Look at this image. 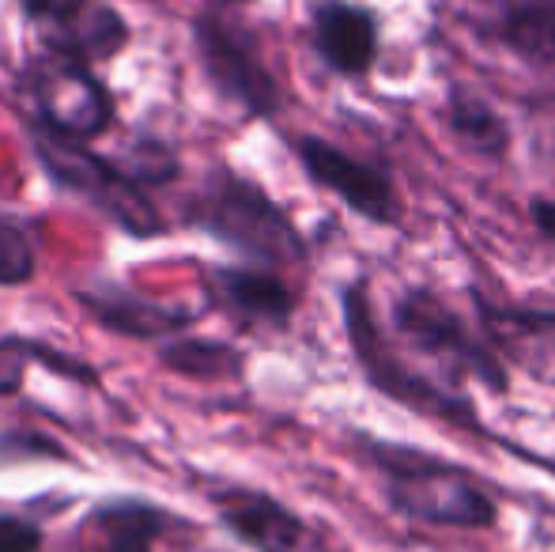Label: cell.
Segmentation results:
<instances>
[{
  "mask_svg": "<svg viewBox=\"0 0 555 552\" xmlns=\"http://www.w3.org/2000/svg\"><path fill=\"white\" fill-rule=\"evenodd\" d=\"M340 318H344V337L356 356L359 371H363L366 386L389 398L393 406H404L409 413L439 420L453 432H468L488 439V427L480 420V409L465 390L439 378H427L412 371V363L397 352L389 333L382 330L378 310H374V295L363 280H351L340 287Z\"/></svg>",
  "mask_w": 555,
  "mask_h": 552,
  "instance_id": "cell-2",
  "label": "cell"
},
{
  "mask_svg": "<svg viewBox=\"0 0 555 552\" xmlns=\"http://www.w3.org/2000/svg\"><path fill=\"white\" fill-rule=\"evenodd\" d=\"M30 360H38V341H30V337L0 341V398L20 390Z\"/></svg>",
  "mask_w": 555,
  "mask_h": 552,
  "instance_id": "cell-20",
  "label": "cell"
},
{
  "mask_svg": "<svg viewBox=\"0 0 555 552\" xmlns=\"http://www.w3.org/2000/svg\"><path fill=\"white\" fill-rule=\"evenodd\" d=\"M193 46L201 73L216 95L234 103L246 118H276L284 91L257 38L238 20H227L223 12H201L193 20Z\"/></svg>",
  "mask_w": 555,
  "mask_h": 552,
  "instance_id": "cell-6",
  "label": "cell"
},
{
  "mask_svg": "<svg viewBox=\"0 0 555 552\" xmlns=\"http://www.w3.org/2000/svg\"><path fill=\"white\" fill-rule=\"evenodd\" d=\"M159 360L167 371H178V375L190 378H208V383H216V378H242V368H246V356L234 345L212 337H185V333L163 341Z\"/></svg>",
  "mask_w": 555,
  "mask_h": 552,
  "instance_id": "cell-17",
  "label": "cell"
},
{
  "mask_svg": "<svg viewBox=\"0 0 555 552\" xmlns=\"http://www.w3.org/2000/svg\"><path fill=\"white\" fill-rule=\"evenodd\" d=\"M351 447L359 462L378 477L382 496L401 518L450 530H491L499 523L495 496L465 465L363 432H351Z\"/></svg>",
  "mask_w": 555,
  "mask_h": 552,
  "instance_id": "cell-1",
  "label": "cell"
},
{
  "mask_svg": "<svg viewBox=\"0 0 555 552\" xmlns=\"http://www.w3.org/2000/svg\"><path fill=\"white\" fill-rule=\"evenodd\" d=\"M23 95L30 118L73 140H95L114 126V99L95 68L57 50H46L23 65Z\"/></svg>",
  "mask_w": 555,
  "mask_h": 552,
  "instance_id": "cell-7",
  "label": "cell"
},
{
  "mask_svg": "<svg viewBox=\"0 0 555 552\" xmlns=\"http://www.w3.org/2000/svg\"><path fill=\"white\" fill-rule=\"evenodd\" d=\"M42 526L20 515H0V552H42Z\"/></svg>",
  "mask_w": 555,
  "mask_h": 552,
  "instance_id": "cell-21",
  "label": "cell"
},
{
  "mask_svg": "<svg viewBox=\"0 0 555 552\" xmlns=\"http://www.w3.org/2000/svg\"><path fill=\"white\" fill-rule=\"evenodd\" d=\"M473 310L480 333L491 341L506 368L526 371L529 378L555 386V310L552 307H518L495 303L473 292Z\"/></svg>",
  "mask_w": 555,
  "mask_h": 552,
  "instance_id": "cell-10",
  "label": "cell"
},
{
  "mask_svg": "<svg viewBox=\"0 0 555 552\" xmlns=\"http://www.w3.org/2000/svg\"><path fill=\"white\" fill-rule=\"evenodd\" d=\"M295 159H299L302 175L318 185V190L333 193L348 213L359 220L374 223V228H397L401 223V197L397 185L378 163H366L359 155L344 152L340 144L325 137H299L295 140Z\"/></svg>",
  "mask_w": 555,
  "mask_h": 552,
  "instance_id": "cell-8",
  "label": "cell"
},
{
  "mask_svg": "<svg viewBox=\"0 0 555 552\" xmlns=\"http://www.w3.org/2000/svg\"><path fill=\"white\" fill-rule=\"evenodd\" d=\"M529 220L541 231L548 243H555V201L552 197H533L529 201Z\"/></svg>",
  "mask_w": 555,
  "mask_h": 552,
  "instance_id": "cell-22",
  "label": "cell"
},
{
  "mask_svg": "<svg viewBox=\"0 0 555 552\" xmlns=\"http://www.w3.org/2000/svg\"><path fill=\"white\" fill-rule=\"evenodd\" d=\"M446 126L457 137V144L483 159H503L511 152V126L491 103H483L476 91L450 88L446 95Z\"/></svg>",
  "mask_w": 555,
  "mask_h": 552,
  "instance_id": "cell-16",
  "label": "cell"
},
{
  "mask_svg": "<svg viewBox=\"0 0 555 552\" xmlns=\"http://www.w3.org/2000/svg\"><path fill=\"white\" fill-rule=\"evenodd\" d=\"M80 307L95 318L103 330L117 333L129 341H170L185 333L197 322V310L182 307V303H159L147 295L132 292V287L117 284V280H91L88 287H76Z\"/></svg>",
  "mask_w": 555,
  "mask_h": 552,
  "instance_id": "cell-12",
  "label": "cell"
},
{
  "mask_svg": "<svg viewBox=\"0 0 555 552\" xmlns=\"http://www.w3.org/2000/svg\"><path fill=\"white\" fill-rule=\"evenodd\" d=\"M185 223L231 246L249 266H302L310 254L295 220L254 182L231 167L208 170L185 201Z\"/></svg>",
  "mask_w": 555,
  "mask_h": 552,
  "instance_id": "cell-3",
  "label": "cell"
},
{
  "mask_svg": "<svg viewBox=\"0 0 555 552\" xmlns=\"http://www.w3.org/2000/svg\"><path fill=\"white\" fill-rule=\"evenodd\" d=\"M121 167L129 170L144 190H152V185H167L170 178H178V152L170 144H163V140L144 137V144L132 147V155Z\"/></svg>",
  "mask_w": 555,
  "mask_h": 552,
  "instance_id": "cell-19",
  "label": "cell"
},
{
  "mask_svg": "<svg viewBox=\"0 0 555 552\" xmlns=\"http://www.w3.org/2000/svg\"><path fill=\"white\" fill-rule=\"evenodd\" d=\"M91 526L99 530V552H155L175 518L155 503L121 496V500H106L103 508H95Z\"/></svg>",
  "mask_w": 555,
  "mask_h": 552,
  "instance_id": "cell-15",
  "label": "cell"
},
{
  "mask_svg": "<svg viewBox=\"0 0 555 552\" xmlns=\"http://www.w3.org/2000/svg\"><path fill=\"white\" fill-rule=\"evenodd\" d=\"M216 307L249 330H287L295 318V292L269 266H212L205 277Z\"/></svg>",
  "mask_w": 555,
  "mask_h": 552,
  "instance_id": "cell-14",
  "label": "cell"
},
{
  "mask_svg": "<svg viewBox=\"0 0 555 552\" xmlns=\"http://www.w3.org/2000/svg\"><path fill=\"white\" fill-rule=\"evenodd\" d=\"M220 526L254 552H310L314 534L307 518L261 488L231 485L212 492Z\"/></svg>",
  "mask_w": 555,
  "mask_h": 552,
  "instance_id": "cell-11",
  "label": "cell"
},
{
  "mask_svg": "<svg viewBox=\"0 0 555 552\" xmlns=\"http://www.w3.org/2000/svg\"><path fill=\"white\" fill-rule=\"evenodd\" d=\"M38 254L30 235L15 220L0 213V287H20L35 280Z\"/></svg>",
  "mask_w": 555,
  "mask_h": 552,
  "instance_id": "cell-18",
  "label": "cell"
},
{
  "mask_svg": "<svg viewBox=\"0 0 555 552\" xmlns=\"http://www.w3.org/2000/svg\"><path fill=\"white\" fill-rule=\"evenodd\" d=\"M23 20L46 30V50L83 65L111 61L129 46V23L106 0H15Z\"/></svg>",
  "mask_w": 555,
  "mask_h": 552,
  "instance_id": "cell-9",
  "label": "cell"
},
{
  "mask_svg": "<svg viewBox=\"0 0 555 552\" xmlns=\"http://www.w3.org/2000/svg\"><path fill=\"white\" fill-rule=\"evenodd\" d=\"M483 12H503V8H555V0H480Z\"/></svg>",
  "mask_w": 555,
  "mask_h": 552,
  "instance_id": "cell-23",
  "label": "cell"
},
{
  "mask_svg": "<svg viewBox=\"0 0 555 552\" xmlns=\"http://www.w3.org/2000/svg\"><path fill=\"white\" fill-rule=\"evenodd\" d=\"M310 42L330 73L359 80L382 57V23L371 8L351 0H318L310 12Z\"/></svg>",
  "mask_w": 555,
  "mask_h": 552,
  "instance_id": "cell-13",
  "label": "cell"
},
{
  "mask_svg": "<svg viewBox=\"0 0 555 552\" xmlns=\"http://www.w3.org/2000/svg\"><path fill=\"white\" fill-rule=\"evenodd\" d=\"M393 330L404 345L442 371V383H480L483 390L506 398L511 394V368L491 348L483 333L468 330V322L431 287H404L393 303Z\"/></svg>",
  "mask_w": 555,
  "mask_h": 552,
  "instance_id": "cell-5",
  "label": "cell"
},
{
  "mask_svg": "<svg viewBox=\"0 0 555 552\" xmlns=\"http://www.w3.org/2000/svg\"><path fill=\"white\" fill-rule=\"evenodd\" d=\"M27 144L35 152L38 167L50 175L57 190L80 197L83 205L95 208L103 220H111L117 231L132 239H159L167 231L159 208L152 205L147 190L106 155L91 152L88 140L61 137L46 129L42 121L27 118Z\"/></svg>",
  "mask_w": 555,
  "mask_h": 552,
  "instance_id": "cell-4",
  "label": "cell"
}]
</instances>
